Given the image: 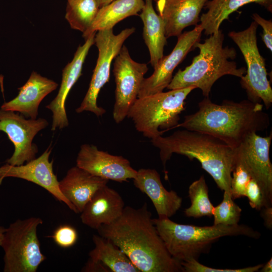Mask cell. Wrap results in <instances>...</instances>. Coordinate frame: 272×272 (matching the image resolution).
<instances>
[{
    "label": "cell",
    "mask_w": 272,
    "mask_h": 272,
    "mask_svg": "<svg viewBox=\"0 0 272 272\" xmlns=\"http://www.w3.org/2000/svg\"><path fill=\"white\" fill-rule=\"evenodd\" d=\"M97 230L121 249L140 272L183 271L181 262L167 250L146 202L138 209L125 207L118 218Z\"/></svg>",
    "instance_id": "6da1fadb"
},
{
    "label": "cell",
    "mask_w": 272,
    "mask_h": 272,
    "mask_svg": "<svg viewBox=\"0 0 272 272\" xmlns=\"http://www.w3.org/2000/svg\"><path fill=\"white\" fill-rule=\"evenodd\" d=\"M263 106L248 99L239 102L224 100L217 104L205 97L198 103V110L185 116L175 128L211 134L236 149L248 135L269 126V116Z\"/></svg>",
    "instance_id": "7a4b0ae2"
},
{
    "label": "cell",
    "mask_w": 272,
    "mask_h": 272,
    "mask_svg": "<svg viewBox=\"0 0 272 272\" xmlns=\"http://www.w3.org/2000/svg\"><path fill=\"white\" fill-rule=\"evenodd\" d=\"M159 150V155L165 169L172 154L195 159L213 178L218 187L230 192L232 173L236 164L235 149L211 134L195 130H177L167 137L151 139Z\"/></svg>",
    "instance_id": "3957f363"
},
{
    "label": "cell",
    "mask_w": 272,
    "mask_h": 272,
    "mask_svg": "<svg viewBox=\"0 0 272 272\" xmlns=\"http://www.w3.org/2000/svg\"><path fill=\"white\" fill-rule=\"evenodd\" d=\"M224 35L222 31L210 35L203 43L196 42L194 47L199 53L190 65L183 70H179L167 88L174 90L194 87L201 90L205 97H209L216 81L225 75L241 78L246 73L244 67L238 68L233 60L236 52L233 47H223Z\"/></svg>",
    "instance_id": "277c9868"
},
{
    "label": "cell",
    "mask_w": 272,
    "mask_h": 272,
    "mask_svg": "<svg viewBox=\"0 0 272 272\" xmlns=\"http://www.w3.org/2000/svg\"><path fill=\"white\" fill-rule=\"evenodd\" d=\"M153 221L169 253L180 262L198 260L201 254L209 252L213 244L223 237L243 235L258 239L261 235L243 224L197 226L178 224L170 218H153Z\"/></svg>",
    "instance_id": "5b68a950"
},
{
    "label": "cell",
    "mask_w": 272,
    "mask_h": 272,
    "mask_svg": "<svg viewBox=\"0 0 272 272\" xmlns=\"http://www.w3.org/2000/svg\"><path fill=\"white\" fill-rule=\"evenodd\" d=\"M194 87L170 90L138 98L130 108L127 117L135 129L152 139L179 123V115L185 110V100Z\"/></svg>",
    "instance_id": "8992f818"
},
{
    "label": "cell",
    "mask_w": 272,
    "mask_h": 272,
    "mask_svg": "<svg viewBox=\"0 0 272 272\" xmlns=\"http://www.w3.org/2000/svg\"><path fill=\"white\" fill-rule=\"evenodd\" d=\"M43 223L38 217L17 220L4 233L5 272H36L46 259L37 236L38 227Z\"/></svg>",
    "instance_id": "52a82bcc"
},
{
    "label": "cell",
    "mask_w": 272,
    "mask_h": 272,
    "mask_svg": "<svg viewBox=\"0 0 272 272\" xmlns=\"http://www.w3.org/2000/svg\"><path fill=\"white\" fill-rule=\"evenodd\" d=\"M258 24L252 22L245 30L231 31L228 36L239 48L247 64L246 75L241 78L240 84L246 90L248 99L260 103L266 109L272 104V89L267 79L265 59L260 54L256 37Z\"/></svg>",
    "instance_id": "ba28073f"
},
{
    "label": "cell",
    "mask_w": 272,
    "mask_h": 272,
    "mask_svg": "<svg viewBox=\"0 0 272 272\" xmlns=\"http://www.w3.org/2000/svg\"><path fill=\"white\" fill-rule=\"evenodd\" d=\"M135 31L133 27L126 28L115 35L113 28L98 31L94 37L98 49V57L88 91L80 106L76 111H90L101 116L106 110L97 105L100 91L109 81L111 62L120 51L124 42Z\"/></svg>",
    "instance_id": "9c48e42d"
},
{
    "label": "cell",
    "mask_w": 272,
    "mask_h": 272,
    "mask_svg": "<svg viewBox=\"0 0 272 272\" xmlns=\"http://www.w3.org/2000/svg\"><path fill=\"white\" fill-rule=\"evenodd\" d=\"M113 73L116 84L113 117L115 122H122L138 98L144 76L149 69L145 63L133 60L125 45L114 58Z\"/></svg>",
    "instance_id": "30bf717a"
},
{
    "label": "cell",
    "mask_w": 272,
    "mask_h": 272,
    "mask_svg": "<svg viewBox=\"0 0 272 272\" xmlns=\"http://www.w3.org/2000/svg\"><path fill=\"white\" fill-rule=\"evenodd\" d=\"M48 125L46 119H26L18 112L0 109V130L5 132L14 146L12 156L6 163L13 166L24 164L36 158L37 146L32 143L35 136Z\"/></svg>",
    "instance_id": "8fae6325"
},
{
    "label": "cell",
    "mask_w": 272,
    "mask_h": 272,
    "mask_svg": "<svg viewBox=\"0 0 272 272\" xmlns=\"http://www.w3.org/2000/svg\"><path fill=\"white\" fill-rule=\"evenodd\" d=\"M271 139V133L264 137L253 133L235 149L236 162L242 164L258 183L266 207L272 206V164L269 158Z\"/></svg>",
    "instance_id": "7c38bea8"
},
{
    "label": "cell",
    "mask_w": 272,
    "mask_h": 272,
    "mask_svg": "<svg viewBox=\"0 0 272 272\" xmlns=\"http://www.w3.org/2000/svg\"><path fill=\"white\" fill-rule=\"evenodd\" d=\"M203 31L200 24L193 29L186 31L178 36V40L172 52L163 56L154 68L153 74L144 78L141 85L138 98L163 92L167 87L173 78V73L187 53L199 42Z\"/></svg>",
    "instance_id": "4fadbf2b"
},
{
    "label": "cell",
    "mask_w": 272,
    "mask_h": 272,
    "mask_svg": "<svg viewBox=\"0 0 272 272\" xmlns=\"http://www.w3.org/2000/svg\"><path fill=\"white\" fill-rule=\"evenodd\" d=\"M51 152L47 148L38 158L26 164L13 166L8 163L0 167V185L7 177L21 178L32 182L48 191L60 202L64 203L72 211L77 214L72 203L61 192L59 181L53 170V161L49 160Z\"/></svg>",
    "instance_id": "5bb4252c"
},
{
    "label": "cell",
    "mask_w": 272,
    "mask_h": 272,
    "mask_svg": "<svg viewBox=\"0 0 272 272\" xmlns=\"http://www.w3.org/2000/svg\"><path fill=\"white\" fill-rule=\"evenodd\" d=\"M76 166L96 176L119 182L133 179L137 172L126 158L99 150L96 146L89 144L81 146Z\"/></svg>",
    "instance_id": "9a60e30c"
},
{
    "label": "cell",
    "mask_w": 272,
    "mask_h": 272,
    "mask_svg": "<svg viewBox=\"0 0 272 272\" xmlns=\"http://www.w3.org/2000/svg\"><path fill=\"white\" fill-rule=\"evenodd\" d=\"M96 33L89 36L82 45H80L73 60L63 69L58 92L55 98L46 107L52 112L51 130L67 127L69 120L65 104L68 94L82 74V70L86 57L91 47L94 44Z\"/></svg>",
    "instance_id": "2e32d148"
},
{
    "label": "cell",
    "mask_w": 272,
    "mask_h": 272,
    "mask_svg": "<svg viewBox=\"0 0 272 272\" xmlns=\"http://www.w3.org/2000/svg\"><path fill=\"white\" fill-rule=\"evenodd\" d=\"M133 179L135 187L151 200L159 218H170L181 208L182 198L175 191L164 187L155 169H140Z\"/></svg>",
    "instance_id": "e0dca14e"
},
{
    "label": "cell",
    "mask_w": 272,
    "mask_h": 272,
    "mask_svg": "<svg viewBox=\"0 0 272 272\" xmlns=\"http://www.w3.org/2000/svg\"><path fill=\"white\" fill-rule=\"evenodd\" d=\"M124 207L119 193L106 184L97 190L86 203L81 213V220L85 225L97 230L118 218Z\"/></svg>",
    "instance_id": "ac0fdd59"
},
{
    "label": "cell",
    "mask_w": 272,
    "mask_h": 272,
    "mask_svg": "<svg viewBox=\"0 0 272 272\" xmlns=\"http://www.w3.org/2000/svg\"><path fill=\"white\" fill-rule=\"evenodd\" d=\"M209 0H158V14L163 19L166 38L178 36L186 27L196 25L202 9Z\"/></svg>",
    "instance_id": "d6986e66"
},
{
    "label": "cell",
    "mask_w": 272,
    "mask_h": 272,
    "mask_svg": "<svg viewBox=\"0 0 272 272\" xmlns=\"http://www.w3.org/2000/svg\"><path fill=\"white\" fill-rule=\"evenodd\" d=\"M57 86L56 82L33 71L26 83L18 88V95L4 103L1 108L17 112L26 118L36 119L41 102Z\"/></svg>",
    "instance_id": "ffe728a7"
},
{
    "label": "cell",
    "mask_w": 272,
    "mask_h": 272,
    "mask_svg": "<svg viewBox=\"0 0 272 272\" xmlns=\"http://www.w3.org/2000/svg\"><path fill=\"white\" fill-rule=\"evenodd\" d=\"M94 248L83 271L140 272L127 256L110 240L100 235L92 238Z\"/></svg>",
    "instance_id": "44dd1931"
},
{
    "label": "cell",
    "mask_w": 272,
    "mask_h": 272,
    "mask_svg": "<svg viewBox=\"0 0 272 272\" xmlns=\"http://www.w3.org/2000/svg\"><path fill=\"white\" fill-rule=\"evenodd\" d=\"M108 182V180L93 175L76 166L71 168L59 181V187L78 214L82 212L96 191Z\"/></svg>",
    "instance_id": "7402d4cb"
},
{
    "label": "cell",
    "mask_w": 272,
    "mask_h": 272,
    "mask_svg": "<svg viewBox=\"0 0 272 272\" xmlns=\"http://www.w3.org/2000/svg\"><path fill=\"white\" fill-rule=\"evenodd\" d=\"M143 24V37L150 54V63L153 68L164 56L166 44L165 24L153 6V0H146L140 15Z\"/></svg>",
    "instance_id": "603a6c76"
},
{
    "label": "cell",
    "mask_w": 272,
    "mask_h": 272,
    "mask_svg": "<svg viewBox=\"0 0 272 272\" xmlns=\"http://www.w3.org/2000/svg\"><path fill=\"white\" fill-rule=\"evenodd\" d=\"M145 5L143 0H114L99 8L90 27L83 34L86 39L98 31L112 29L127 17L138 15Z\"/></svg>",
    "instance_id": "cb8c5ba5"
},
{
    "label": "cell",
    "mask_w": 272,
    "mask_h": 272,
    "mask_svg": "<svg viewBox=\"0 0 272 272\" xmlns=\"http://www.w3.org/2000/svg\"><path fill=\"white\" fill-rule=\"evenodd\" d=\"M256 3L272 12V0H211L208 1L205 7L207 12L202 14L199 24L205 34L211 35L217 32L222 22L228 20L229 16L240 7L249 4Z\"/></svg>",
    "instance_id": "d4e9b609"
},
{
    "label": "cell",
    "mask_w": 272,
    "mask_h": 272,
    "mask_svg": "<svg viewBox=\"0 0 272 272\" xmlns=\"http://www.w3.org/2000/svg\"><path fill=\"white\" fill-rule=\"evenodd\" d=\"M99 8L97 0H67L65 18L72 29L83 33L91 26Z\"/></svg>",
    "instance_id": "484cf974"
},
{
    "label": "cell",
    "mask_w": 272,
    "mask_h": 272,
    "mask_svg": "<svg viewBox=\"0 0 272 272\" xmlns=\"http://www.w3.org/2000/svg\"><path fill=\"white\" fill-rule=\"evenodd\" d=\"M188 196L191 205L184 211L186 217L199 218L213 216L214 207L209 198L208 187L203 175L190 185Z\"/></svg>",
    "instance_id": "4316f807"
},
{
    "label": "cell",
    "mask_w": 272,
    "mask_h": 272,
    "mask_svg": "<svg viewBox=\"0 0 272 272\" xmlns=\"http://www.w3.org/2000/svg\"><path fill=\"white\" fill-rule=\"evenodd\" d=\"M242 209L234 201L231 192L224 191L222 202L213 210L214 224L233 226L238 224Z\"/></svg>",
    "instance_id": "83f0119b"
},
{
    "label": "cell",
    "mask_w": 272,
    "mask_h": 272,
    "mask_svg": "<svg viewBox=\"0 0 272 272\" xmlns=\"http://www.w3.org/2000/svg\"><path fill=\"white\" fill-rule=\"evenodd\" d=\"M251 177L247 170L236 162L232 173L230 192L233 199L245 196L247 186Z\"/></svg>",
    "instance_id": "f1b7e54d"
},
{
    "label": "cell",
    "mask_w": 272,
    "mask_h": 272,
    "mask_svg": "<svg viewBox=\"0 0 272 272\" xmlns=\"http://www.w3.org/2000/svg\"><path fill=\"white\" fill-rule=\"evenodd\" d=\"M184 272H255L259 271L263 264L241 268H216L205 265L198 260L191 259L181 262Z\"/></svg>",
    "instance_id": "f546056e"
},
{
    "label": "cell",
    "mask_w": 272,
    "mask_h": 272,
    "mask_svg": "<svg viewBox=\"0 0 272 272\" xmlns=\"http://www.w3.org/2000/svg\"><path fill=\"white\" fill-rule=\"evenodd\" d=\"M54 242L62 248H69L74 245L78 238L76 229L69 225L59 226L51 236Z\"/></svg>",
    "instance_id": "4dcf8cb0"
},
{
    "label": "cell",
    "mask_w": 272,
    "mask_h": 272,
    "mask_svg": "<svg viewBox=\"0 0 272 272\" xmlns=\"http://www.w3.org/2000/svg\"><path fill=\"white\" fill-rule=\"evenodd\" d=\"M245 196L249 200L250 207L260 211L266 207V201L263 193L258 183L251 178L247 186Z\"/></svg>",
    "instance_id": "1f68e13d"
},
{
    "label": "cell",
    "mask_w": 272,
    "mask_h": 272,
    "mask_svg": "<svg viewBox=\"0 0 272 272\" xmlns=\"http://www.w3.org/2000/svg\"><path fill=\"white\" fill-rule=\"evenodd\" d=\"M252 18L258 25H260L263 32L261 35L262 41L266 47L272 51V21L271 19L267 20L264 19L258 14H252Z\"/></svg>",
    "instance_id": "d6a6232c"
},
{
    "label": "cell",
    "mask_w": 272,
    "mask_h": 272,
    "mask_svg": "<svg viewBox=\"0 0 272 272\" xmlns=\"http://www.w3.org/2000/svg\"><path fill=\"white\" fill-rule=\"evenodd\" d=\"M261 216L264 221V226L271 230L272 228V206L265 207L262 208Z\"/></svg>",
    "instance_id": "836d02e7"
},
{
    "label": "cell",
    "mask_w": 272,
    "mask_h": 272,
    "mask_svg": "<svg viewBox=\"0 0 272 272\" xmlns=\"http://www.w3.org/2000/svg\"><path fill=\"white\" fill-rule=\"evenodd\" d=\"M261 272H271L272 271V258H270L259 270Z\"/></svg>",
    "instance_id": "e575fe53"
},
{
    "label": "cell",
    "mask_w": 272,
    "mask_h": 272,
    "mask_svg": "<svg viewBox=\"0 0 272 272\" xmlns=\"http://www.w3.org/2000/svg\"><path fill=\"white\" fill-rule=\"evenodd\" d=\"M99 8H101L102 7H104L109 3H111L114 0H97Z\"/></svg>",
    "instance_id": "d590c367"
},
{
    "label": "cell",
    "mask_w": 272,
    "mask_h": 272,
    "mask_svg": "<svg viewBox=\"0 0 272 272\" xmlns=\"http://www.w3.org/2000/svg\"><path fill=\"white\" fill-rule=\"evenodd\" d=\"M6 229L4 227L0 226V246L2 245L4 233L6 231Z\"/></svg>",
    "instance_id": "8d00e7d4"
},
{
    "label": "cell",
    "mask_w": 272,
    "mask_h": 272,
    "mask_svg": "<svg viewBox=\"0 0 272 272\" xmlns=\"http://www.w3.org/2000/svg\"><path fill=\"white\" fill-rule=\"evenodd\" d=\"M153 1H154L155 2H156V1H157L158 0H153Z\"/></svg>",
    "instance_id": "74e56055"
}]
</instances>
